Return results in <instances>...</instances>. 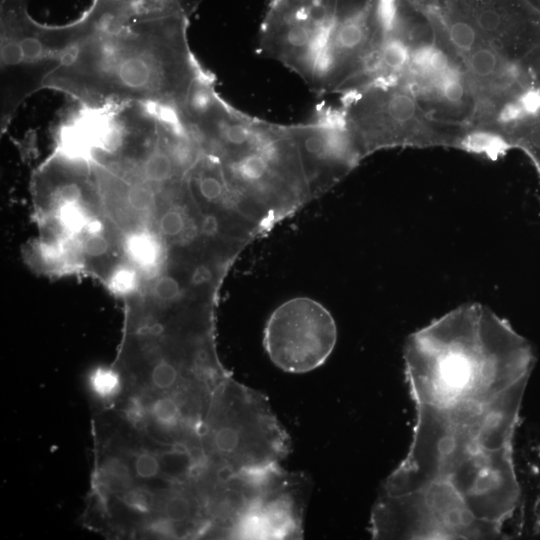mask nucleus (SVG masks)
I'll return each mask as SVG.
<instances>
[{
	"mask_svg": "<svg viewBox=\"0 0 540 540\" xmlns=\"http://www.w3.org/2000/svg\"><path fill=\"white\" fill-rule=\"evenodd\" d=\"M534 364L509 325L450 315L409 338L416 421L370 517L377 539H493L520 501L513 439Z\"/></svg>",
	"mask_w": 540,
	"mask_h": 540,
	"instance_id": "nucleus-1",
	"label": "nucleus"
},
{
	"mask_svg": "<svg viewBox=\"0 0 540 540\" xmlns=\"http://www.w3.org/2000/svg\"><path fill=\"white\" fill-rule=\"evenodd\" d=\"M188 23L152 12L99 29L66 53L45 89L85 107L141 103L179 112L207 74L190 48Z\"/></svg>",
	"mask_w": 540,
	"mask_h": 540,
	"instance_id": "nucleus-2",
	"label": "nucleus"
},
{
	"mask_svg": "<svg viewBox=\"0 0 540 540\" xmlns=\"http://www.w3.org/2000/svg\"><path fill=\"white\" fill-rule=\"evenodd\" d=\"M180 117L200 149L218 162L250 237L311 200L287 125L235 109L218 95L212 76L194 87Z\"/></svg>",
	"mask_w": 540,
	"mask_h": 540,
	"instance_id": "nucleus-3",
	"label": "nucleus"
},
{
	"mask_svg": "<svg viewBox=\"0 0 540 540\" xmlns=\"http://www.w3.org/2000/svg\"><path fill=\"white\" fill-rule=\"evenodd\" d=\"M202 441L210 467L223 476L280 466L291 450L267 397L230 373L214 391Z\"/></svg>",
	"mask_w": 540,
	"mask_h": 540,
	"instance_id": "nucleus-4",
	"label": "nucleus"
},
{
	"mask_svg": "<svg viewBox=\"0 0 540 540\" xmlns=\"http://www.w3.org/2000/svg\"><path fill=\"white\" fill-rule=\"evenodd\" d=\"M76 20H35L26 0H0V128L4 133L22 104L45 89L66 53L85 39Z\"/></svg>",
	"mask_w": 540,
	"mask_h": 540,
	"instance_id": "nucleus-5",
	"label": "nucleus"
},
{
	"mask_svg": "<svg viewBox=\"0 0 540 540\" xmlns=\"http://www.w3.org/2000/svg\"><path fill=\"white\" fill-rule=\"evenodd\" d=\"M385 35L383 0H335L311 90L317 94L345 91Z\"/></svg>",
	"mask_w": 540,
	"mask_h": 540,
	"instance_id": "nucleus-6",
	"label": "nucleus"
},
{
	"mask_svg": "<svg viewBox=\"0 0 540 540\" xmlns=\"http://www.w3.org/2000/svg\"><path fill=\"white\" fill-rule=\"evenodd\" d=\"M335 0H271L259 31V51L310 86L332 22Z\"/></svg>",
	"mask_w": 540,
	"mask_h": 540,
	"instance_id": "nucleus-7",
	"label": "nucleus"
},
{
	"mask_svg": "<svg viewBox=\"0 0 540 540\" xmlns=\"http://www.w3.org/2000/svg\"><path fill=\"white\" fill-rule=\"evenodd\" d=\"M336 341L334 318L321 303L308 297L292 298L278 306L263 335L270 360L289 373H306L321 366Z\"/></svg>",
	"mask_w": 540,
	"mask_h": 540,
	"instance_id": "nucleus-8",
	"label": "nucleus"
},
{
	"mask_svg": "<svg viewBox=\"0 0 540 540\" xmlns=\"http://www.w3.org/2000/svg\"><path fill=\"white\" fill-rule=\"evenodd\" d=\"M287 127L311 199L335 185L362 157L340 108L319 106L309 120Z\"/></svg>",
	"mask_w": 540,
	"mask_h": 540,
	"instance_id": "nucleus-9",
	"label": "nucleus"
},
{
	"mask_svg": "<svg viewBox=\"0 0 540 540\" xmlns=\"http://www.w3.org/2000/svg\"><path fill=\"white\" fill-rule=\"evenodd\" d=\"M145 0H92L80 15L94 30L125 22L143 13Z\"/></svg>",
	"mask_w": 540,
	"mask_h": 540,
	"instance_id": "nucleus-10",
	"label": "nucleus"
},
{
	"mask_svg": "<svg viewBox=\"0 0 540 540\" xmlns=\"http://www.w3.org/2000/svg\"><path fill=\"white\" fill-rule=\"evenodd\" d=\"M461 146L466 151L484 154L492 159H496L511 149L513 144L501 134L477 130L464 136L461 140Z\"/></svg>",
	"mask_w": 540,
	"mask_h": 540,
	"instance_id": "nucleus-11",
	"label": "nucleus"
},
{
	"mask_svg": "<svg viewBox=\"0 0 540 540\" xmlns=\"http://www.w3.org/2000/svg\"><path fill=\"white\" fill-rule=\"evenodd\" d=\"M410 64L416 70L434 76L440 75L450 67L446 54L433 45H422L411 51Z\"/></svg>",
	"mask_w": 540,
	"mask_h": 540,
	"instance_id": "nucleus-12",
	"label": "nucleus"
},
{
	"mask_svg": "<svg viewBox=\"0 0 540 540\" xmlns=\"http://www.w3.org/2000/svg\"><path fill=\"white\" fill-rule=\"evenodd\" d=\"M204 0H145L143 13H174L190 18Z\"/></svg>",
	"mask_w": 540,
	"mask_h": 540,
	"instance_id": "nucleus-13",
	"label": "nucleus"
},
{
	"mask_svg": "<svg viewBox=\"0 0 540 540\" xmlns=\"http://www.w3.org/2000/svg\"><path fill=\"white\" fill-rule=\"evenodd\" d=\"M439 91L449 103H458L464 96V86L459 73L449 67L437 76Z\"/></svg>",
	"mask_w": 540,
	"mask_h": 540,
	"instance_id": "nucleus-14",
	"label": "nucleus"
},
{
	"mask_svg": "<svg viewBox=\"0 0 540 540\" xmlns=\"http://www.w3.org/2000/svg\"><path fill=\"white\" fill-rule=\"evenodd\" d=\"M499 65L496 53L489 48H479L470 55L469 67L478 77H489L495 73Z\"/></svg>",
	"mask_w": 540,
	"mask_h": 540,
	"instance_id": "nucleus-15",
	"label": "nucleus"
},
{
	"mask_svg": "<svg viewBox=\"0 0 540 540\" xmlns=\"http://www.w3.org/2000/svg\"><path fill=\"white\" fill-rule=\"evenodd\" d=\"M525 115L516 99L503 104L497 114V120L504 125H518Z\"/></svg>",
	"mask_w": 540,
	"mask_h": 540,
	"instance_id": "nucleus-16",
	"label": "nucleus"
}]
</instances>
